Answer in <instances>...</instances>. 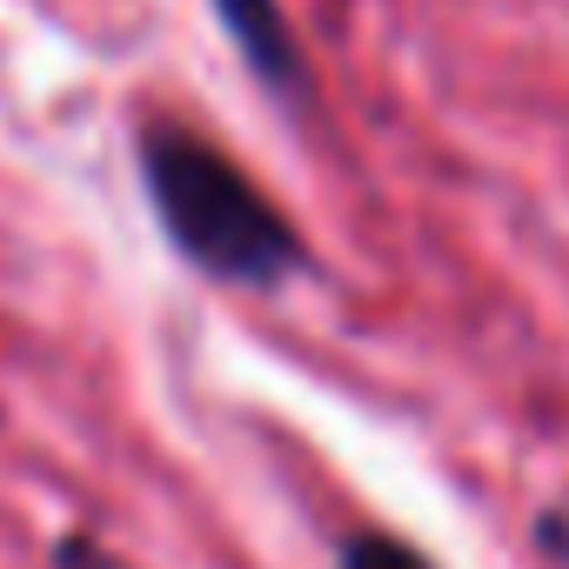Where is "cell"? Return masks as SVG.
<instances>
[{"label": "cell", "instance_id": "obj_1", "mask_svg": "<svg viewBox=\"0 0 569 569\" xmlns=\"http://www.w3.org/2000/svg\"><path fill=\"white\" fill-rule=\"evenodd\" d=\"M134 168L148 188V208L174 254L228 289H281L309 268L302 228L281 214L248 168H234L214 141L174 121H148L134 134Z\"/></svg>", "mask_w": 569, "mask_h": 569}, {"label": "cell", "instance_id": "obj_2", "mask_svg": "<svg viewBox=\"0 0 569 569\" xmlns=\"http://www.w3.org/2000/svg\"><path fill=\"white\" fill-rule=\"evenodd\" d=\"M214 21L228 28L234 54L248 61V74L281 94V101H302L309 94V61H302V41L289 34V14H281V0H208Z\"/></svg>", "mask_w": 569, "mask_h": 569}, {"label": "cell", "instance_id": "obj_4", "mask_svg": "<svg viewBox=\"0 0 569 569\" xmlns=\"http://www.w3.org/2000/svg\"><path fill=\"white\" fill-rule=\"evenodd\" d=\"M54 569H134V562H121L101 536H61V549H54Z\"/></svg>", "mask_w": 569, "mask_h": 569}, {"label": "cell", "instance_id": "obj_5", "mask_svg": "<svg viewBox=\"0 0 569 569\" xmlns=\"http://www.w3.org/2000/svg\"><path fill=\"white\" fill-rule=\"evenodd\" d=\"M536 549L569 569V509H542V516H536Z\"/></svg>", "mask_w": 569, "mask_h": 569}, {"label": "cell", "instance_id": "obj_3", "mask_svg": "<svg viewBox=\"0 0 569 569\" xmlns=\"http://www.w3.org/2000/svg\"><path fill=\"white\" fill-rule=\"evenodd\" d=\"M336 569H442V562L396 529H356V536H342Z\"/></svg>", "mask_w": 569, "mask_h": 569}]
</instances>
